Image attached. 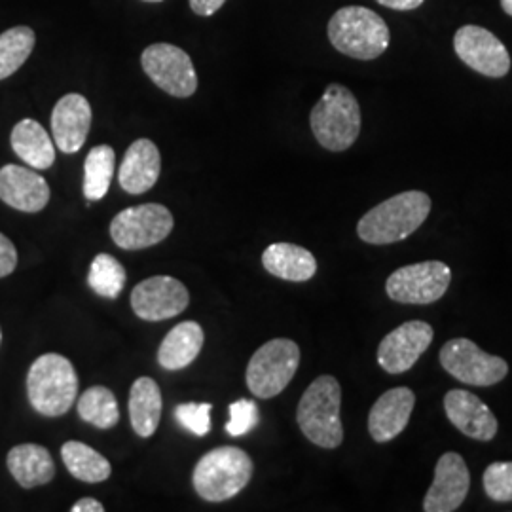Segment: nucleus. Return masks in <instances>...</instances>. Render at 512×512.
Instances as JSON below:
<instances>
[{"label": "nucleus", "mask_w": 512, "mask_h": 512, "mask_svg": "<svg viewBox=\"0 0 512 512\" xmlns=\"http://www.w3.org/2000/svg\"><path fill=\"white\" fill-rule=\"evenodd\" d=\"M431 213V198L421 190L401 192L372 207L357 224V236L370 245H393L418 232Z\"/></svg>", "instance_id": "f257e3e1"}, {"label": "nucleus", "mask_w": 512, "mask_h": 512, "mask_svg": "<svg viewBox=\"0 0 512 512\" xmlns=\"http://www.w3.org/2000/svg\"><path fill=\"white\" fill-rule=\"evenodd\" d=\"M342 387L334 376H319L304 391L296 421L311 444L334 450L344 440V425L340 418Z\"/></svg>", "instance_id": "f03ea898"}, {"label": "nucleus", "mask_w": 512, "mask_h": 512, "mask_svg": "<svg viewBox=\"0 0 512 512\" xmlns=\"http://www.w3.org/2000/svg\"><path fill=\"white\" fill-rule=\"evenodd\" d=\"M29 403L46 418H59L78 397V374L73 363L59 353H44L27 374Z\"/></svg>", "instance_id": "7ed1b4c3"}, {"label": "nucleus", "mask_w": 512, "mask_h": 512, "mask_svg": "<svg viewBox=\"0 0 512 512\" xmlns=\"http://www.w3.org/2000/svg\"><path fill=\"white\" fill-rule=\"evenodd\" d=\"M310 126L317 143L330 152L353 147L361 133V107L342 84H330L311 109Z\"/></svg>", "instance_id": "20e7f679"}, {"label": "nucleus", "mask_w": 512, "mask_h": 512, "mask_svg": "<svg viewBox=\"0 0 512 512\" xmlns=\"http://www.w3.org/2000/svg\"><path fill=\"white\" fill-rule=\"evenodd\" d=\"M389 27L365 6L340 8L329 21L330 44L353 59L372 61L389 48Z\"/></svg>", "instance_id": "39448f33"}, {"label": "nucleus", "mask_w": 512, "mask_h": 512, "mask_svg": "<svg viewBox=\"0 0 512 512\" xmlns=\"http://www.w3.org/2000/svg\"><path fill=\"white\" fill-rule=\"evenodd\" d=\"M253 476V461L236 446H220L207 452L194 469V488L209 503L238 495Z\"/></svg>", "instance_id": "423d86ee"}, {"label": "nucleus", "mask_w": 512, "mask_h": 512, "mask_svg": "<svg viewBox=\"0 0 512 512\" xmlns=\"http://www.w3.org/2000/svg\"><path fill=\"white\" fill-rule=\"evenodd\" d=\"M300 348L289 338H275L255 351L247 366V387L258 399H274L296 374Z\"/></svg>", "instance_id": "0eeeda50"}, {"label": "nucleus", "mask_w": 512, "mask_h": 512, "mask_svg": "<svg viewBox=\"0 0 512 512\" xmlns=\"http://www.w3.org/2000/svg\"><path fill=\"white\" fill-rule=\"evenodd\" d=\"M452 283V270L440 260H425L418 264L403 266L387 277L385 293L399 302L410 306L435 304Z\"/></svg>", "instance_id": "6e6552de"}, {"label": "nucleus", "mask_w": 512, "mask_h": 512, "mask_svg": "<svg viewBox=\"0 0 512 512\" xmlns=\"http://www.w3.org/2000/svg\"><path fill=\"white\" fill-rule=\"evenodd\" d=\"M173 215L160 203L135 205L120 211L110 222V238L126 251L148 249L162 243L173 230Z\"/></svg>", "instance_id": "1a4fd4ad"}, {"label": "nucleus", "mask_w": 512, "mask_h": 512, "mask_svg": "<svg viewBox=\"0 0 512 512\" xmlns=\"http://www.w3.org/2000/svg\"><path fill=\"white\" fill-rule=\"evenodd\" d=\"M440 365L461 384L490 387L507 378L505 359L486 353L469 338H452L440 349Z\"/></svg>", "instance_id": "9d476101"}, {"label": "nucleus", "mask_w": 512, "mask_h": 512, "mask_svg": "<svg viewBox=\"0 0 512 512\" xmlns=\"http://www.w3.org/2000/svg\"><path fill=\"white\" fill-rule=\"evenodd\" d=\"M148 78L167 95L186 99L198 90V74L190 55L175 44H152L141 55Z\"/></svg>", "instance_id": "9b49d317"}, {"label": "nucleus", "mask_w": 512, "mask_h": 512, "mask_svg": "<svg viewBox=\"0 0 512 512\" xmlns=\"http://www.w3.org/2000/svg\"><path fill=\"white\" fill-rule=\"evenodd\" d=\"M190 304V293L171 275H154L131 291V308L143 321H165L183 313Z\"/></svg>", "instance_id": "f8f14e48"}, {"label": "nucleus", "mask_w": 512, "mask_h": 512, "mask_svg": "<svg viewBox=\"0 0 512 512\" xmlns=\"http://www.w3.org/2000/svg\"><path fill=\"white\" fill-rule=\"evenodd\" d=\"M454 50L459 59L476 73L488 78H503L511 71V55L492 31L465 25L454 37Z\"/></svg>", "instance_id": "ddd939ff"}, {"label": "nucleus", "mask_w": 512, "mask_h": 512, "mask_svg": "<svg viewBox=\"0 0 512 512\" xmlns=\"http://www.w3.org/2000/svg\"><path fill=\"white\" fill-rule=\"evenodd\" d=\"M435 338V330L425 321H406L391 330L378 348V365L389 374H403L420 361Z\"/></svg>", "instance_id": "4468645a"}, {"label": "nucleus", "mask_w": 512, "mask_h": 512, "mask_svg": "<svg viewBox=\"0 0 512 512\" xmlns=\"http://www.w3.org/2000/svg\"><path fill=\"white\" fill-rule=\"evenodd\" d=\"M469 488H471V473L467 469L465 459L456 452H446L437 461L433 484L423 499V511H458L463 501L467 499Z\"/></svg>", "instance_id": "2eb2a0df"}, {"label": "nucleus", "mask_w": 512, "mask_h": 512, "mask_svg": "<svg viewBox=\"0 0 512 512\" xmlns=\"http://www.w3.org/2000/svg\"><path fill=\"white\" fill-rule=\"evenodd\" d=\"M444 410L450 423L463 435L478 442L494 440L499 423L488 404L467 389H452L444 397Z\"/></svg>", "instance_id": "dca6fc26"}, {"label": "nucleus", "mask_w": 512, "mask_h": 512, "mask_svg": "<svg viewBox=\"0 0 512 512\" xmlns=\"http://www.w3.org/2000/svg\"><path fill=\"white\" fill-rule=\"evenodd\" d=\"M92 128L90 101L80 93L63 95L52 112V133L57 148L65 154H76L84 147Z\"/></svg>", "instance_id": "f3484780"}, {"label": "nucleus", "mask_w": 512, "mask_h": 512, "mask_svg": "<svg viewBox=\"0 0 512 512\" xmlns=\"http://www.w3.org/2000/svg\"><path fill=\"white\" fill-rule=\"evenodd\" d=\"M416 395L410 387H393L374 403L368 414V433L378 444L391 442L406 429Z\"/></svg>", "instance_id": "a211bd4d"}, {"label": "nucleus", "mask_w": 512, "mask_h": 512, "mask_svg": "<svg viewBox=\"0 0 512 512\" xmlns=\"http://www.w3.org/2000/svg\"><path fill=\"white\" fill-rule=\"evenodd\" d=\"M0 200L21 213H38L50 202V186L33 169L4 165L0 169Z\"/></svg>", "instance_id": "6ab92c4d"}, {"label": "nucleus", "mask_w": 512, "mask_h": 512, "mask_svg": "<svg viewBox=\"0 0 512 512\" xmlns=\"http://www.w3.org/2000/svg\"><path fill=\"white\" fill-rule=\"evenodd\" d=\"M162 173V156L150 139H137L129 145L118 171L120 186L133 196L145 194L158 183Z\"/></svg>", "instance_id": "aec40b11"}, {"label": "nucleus", "mask_w": 512, "mask_h": 512, "mask_svg": "<svg viewBox=\"0 0 512 512\" xmlns=\"http://www.w3.org/2000/svg\"><path fill=\"white\" fill-rule=\"evenodd\" d=\"M6 465L23 490H33L54 480V459L40 444L14 446L6 456Z\"/></svg>", "instance_id": "412c9836"}, {"label": "nucleus", "mask_w": 512, "mask_h": 512, "mask_svg": "<svg viewBox=\"0 0 512 512\" xmlns=\"http://www.w3.org/2000/svg\"><path fill=\"white\" fill-rule=\"evenodd\" d=\"M266 272L294 283L310 281L317 274V260L308 249L293 243H272L262 253Z\"/></svg>", "instance_id": "4be33fe9"}, {"label": "nucleus", "mask_w": 512, "mask_h": 512, "mask_svg": "<svg viewBox=\"0 0 512 512\" xmlns=\"http://www.w3.org/2000/svg\"><path fill=\"white\" fill-rule=\"evenodd\" d=\"M162 391L152 378H137L129 391V421L133 431L148 439L156 433L162 418Z\"/></svg>", "instance_id": "5701e85b"}, {"label": "nucleus", "mask_w": 512, "mask_h": 512, "mask_svg": "<svg viewBox=\"0 0 512 512\" xmlns=\"http://www.w3.org/2000/svg\"><path fill=\"white\" fill-rule=\"evenodd\" d=\"M205 334L196 321H184L169 330L158 349V363L165 370H183L192 365L200 355Z\"/></svg>", "instance_id": "b1692460"}, {"label": "nucleus", "mask_w": 512, "mask_h": 512, "mask_svg": "<svg viewBox=\"0 0 512 512\" xmlns=\"http://www.w3.org/2000/svg\"><path fill=\"white\" fill-rule=\"evenodd\" d=\"M10 143L14 152L18 154V158H21L29 167L50 169L54 165V141L37 120L25 118L18 122L12 129Z\"/></svg>", "instance_id": "393cba45"}, {"label": "nucleus", "mask_w": 512, "mask_h": 512, "mask_svg": "<svg viewBox=\"0 0 512 512\" xmlns=\"http://www.w3.org/2000/svg\"><path fill=\"white\" fill-rule=\"evenodd\" d=\"M61 459L74 478L88 484L105 482L112 475L109 459L78 440H69L61 446Z\"/></svg>", "instance_id": "a878e982"}, {"label": "nucleus", "mask_w": 512, "mask_h": 512, "mask_svg": "<svg viewBox=\"0 0 512 512\" xmlns=\"http://www.w3.org/2000/svg\"><path fill=\"white\" fill-rule=\"evenodd\" d=\"M116 154L109 145L93 147L84 162V196L88 202H101L114 177Z\"/></svg>", "instance_id": "bb28decb"}, {"label": "nucleus", "mask_w": 512, "mask_h": 512, "mask_svg": "<svg viewBox=\"0 0 512 512\" xmlns=\"http://www.w3.org/2000/svg\"><path fill=\"white\" fill-rule=\"evenodd\" d=\"M35 44L37 35L27 25L12 27L0 35V80L18 73L29 55L33 54Z\"/></svg>", "instance_id": "cd10ccee"}, {"label": "nucleus", "mask_w": 512, "mask_h": 512, "mask_svg": "<svg viewBox=\"0 0 512 512\" xmlns=\"http://www.w3.org/2000/svg\"><path fill=\"white\" fill-rule=\"evenodd\" d=\"M78 416L97 429H112L120 421V408L109 387L93 385L78 399Z\"/></svg>", "instance_id": "c85d7f7f"}, {"label": "nucleus", "mask_w": 512, "mask_h": 512, "mask_svg": "<svg viewBox=\"0 0 512 512\" xmlns=\"http://www.w3.org/2000/svg\"><path fill=\"white\" fill-rule=\"evenodd\" d=\"M88 285L103 298H118L126 285V268L114 256L101 253L93 258Z\"/></svg>", "instance_id": "c756f323"}, {"label": "nucleus", "mask_w": 512, "mask_h": 512, "mask_svg": "<svg viewBox=\"0 0 512 512\" xmlns=\"http://www.w3.org/2000/svg\"><path fill=\"white\" fill-rule=\"evenodd\" d=\"M484 492L497 503L512 501V461H495L482 475Z\"/></svg>", "instance_id": "7c9ffc66"}, {"label": "nucleus", "mask_w": 512, "mask_h": 512, "mask_svg": "<svg viewBox=\"0 0 512 512\" xmlns=\"http://www.w3.org/2000/svg\"><path fill=\"white\" fill-rule=\"evenodd\" d=\"M211 410H213L211 403L179 404L175 408V420L196 437H205L211 431Z\"/></svg>", "instance_id": "2f4dec72"}, {"label": "nucleus", "mask_w": 512, "mask_h": 512, "mask_svg": "<svg viewBox=\"0 0 512 512\" xmlns=\"http://www.w3.org/2000/svg\"><path fill=\"white\" fill-rule=\"evenodd\" d=\"M260 421L258 406L253 401L241 399L230 404V420L226 423V431L232 437H243L253 431Z\"/></svg>", "instance_id": "473e14b6"}, {"label": "nucleus", "mask_w": 512, "mask_h": 512, "mask_svg": "<svg viewBox=\"0 0 512 512\" xmlns=\"http://www.w3.org/2000/svg\"><path fill=\"white\" fill-rule=\"evenodd\" d=\"M18 266L16 245L0 232V279L8 277Z\"/></svg>", "instance_id": "72a5a7b5"}, {"label": "nucleus", "mask_w": 512, "mask_h": 512, "mask_svg": "<svg viewBox=\"0 0 512 512\" xmlns=\"http://www.w3.org/2000/svg\"><path fill=\"white\" fill-rule=\"evenodd\" d=\"M188 2H190V8L196 16L211 18L224 6L226 0H188Z\"/></svg>", "instance_id": "f704fd0d"}, {"label": "nucleus", "mask_w": 512, "mask_h": 512, "mask_svg": "<svg viewBox=\"0 0 512 512\" xmlns=\"http://www.w3.org/2000/svg\"><path fill=\"white\" fill-rule=\"evenodd\" d=\"M378 4H382L385 8L391 10H399V12H408V10H416L423 4V0H376Z\"/></svg>", "instance_id": "c9c22d12"}, {"label": "nucleus", "mask_w": 512, "mask_h": 512, "mask_svg": "<svg viewBox=\"0 0 512 512\" xmlns=\"http://www.w3.org/2000/svg\"><path fill=\"white\" fill-rule=\"evenodd\" d=\"M105 511V507L97 501V499H93V497H84V499H80V501H76L73 507H71V512H103Z\"/></svg>", "instance_id": "e433bc0d"}, {"label": "nucleus", "mask_w": 512, "mask_h": 512, "mask_svg": "<svg viewBox=\"0 0 512 512\" xmlns=\"http://www.w3.org/2000/svg\"><path fill=\"white\" fill-rule=\"evenodd\" d=\"M501 8L505 10V14L512 16V0H501Z\"/></svg>", "instance_id": "4c0bfd02"}, {"label": "nucleus", "mask_w": 512, "mask_h": 512, "mask_svg": "<svg viewBox=\"0 0 512 512\" xmlns=\"http://www.w3.org/2000/svg\"><path fill=\"white\" fill-rule=\"evenodd\" d=\"M145 2H162V0H145Z\"/></svg>", "instance_id": "58836bf2"}, {"label": "nucleus", "mask_w": 512, "mask_h": 512, "mask_svg": "<svg viewBox=\"0 0 512 512\" xmlns=\"http://www.w3.org/2000/svg\"><path fill=\"white\" fill-rule=\"evenodd\" d=\"M0 344H2V330H0Z\"/></svg>", "instance_id": "ea45409f"}]
</instances>
